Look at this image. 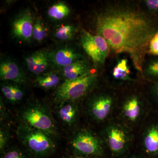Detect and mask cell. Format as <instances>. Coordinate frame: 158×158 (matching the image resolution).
<instances>
[{"instance_id":"29","label":"cell","mask_w":158,"mask_h":158,"mask_svg":"<svg viewBox=\"0 0 158 158\" xmlns=\"http://www.w3.org/2000/svg\"><path fill=\"white\" fill-rule=\"evenodd\" d=\"M154 92L155 94L156 97L157 98L158 100V83L156 84L154 88Z\"/></svg>"},{"instance_id":"25","label":"cell","mask_w":158,"mask_h":158,"mask_svg":"<svg viewBox=\"0 0 158 158\" xmlns=\"http://www.w3.org/2000/svg\"><path fill=\"white\" fill-rule=\"evenodd\" d=\"M148 52L153 55L158 56V31L156 32L150 41Z\"/></svg>"},{"instance_id":"15","label":"cell","mask_w":158,"mask_h":158,"mask_svg":"<svg viewBox=\"0 0 158 158\" xmlns=\"http://www.w3.org/2000/svg\"><path fill=\"white\" fill-rule=\"evenodd\" d=\"M57 111L60 120L67 125H73L76 121L78 115L77 106L74 102H65L59 106Z\"/></svg>"},{"instance_id":"18","label":"cell","mask_w":158,"mask_h":158,"mask_svg":"<svg viewBox=\"0 0 158 158\" xmlns=\"http://www.w3.org/2000/svg\"><path fill=\"white\" fill-rule=\"evenodd\" d=\"M60 81V77L55 72L50 71L37 76L35 84L37 87L44 89L55 88Z\"/></svg>"},{"instance_id":"10","label":"cell","mask_w":158,"mask_h":158,"mask_svg":"<svg viewBox=\"0 0 158 158\" xmlns=\"http://www.w3.org/2000/svg\"><path fill=\"white\" fill-rule=\"evenodd\" d=\"M49 58L51 63L61 68L82 59L81 55L74 49L66 46L50 52Z\"/></svg>"},{"instance_id":"30","label":"cell","mask_w":158,"mask_h":158,"mask_svg":"<svg viewBox=\"0 0 158 158\" xmlns=\"http://www.w3.org/2000/svg\"><path fill=\"white\" fill-rule=\"evenodd\" d=\"M88 158L82 156H73L69 157L68 158Z\"/></svg>"},{"instance_id":"24","label":"cell","mask_w":158,"mask_h":158,"mask_svg":"<svg viewBox=\"0 0 158 158\" xmlns=\"http://www.w3.org/2000/svg\"><path fill=\"white\" fill-rule=\"evenodd\" d=\"M9 138V132L5 128L1 127L0 130V150L1 153L5 151Z\"/></svg>"},{"instance_id":"28","label":"cell","mask_w":158,"mask_h":158,"mask_svg":"<svg viewBox=\"0 0 158 158\" xmlns=\"http://www.w3.org/2000/svg\"><path fill=\"white\" fill-rule=\"evenodd\" d=\"M6 108H5L3 104L2 100L1 98V119H3L6 118Z\"/></svg>"},{"instance_id":"1","label":"cell","mask_w":158,"mask_h":158,"mask_svg":"<svg viewBox=\"0 0 158 158\" xmlns=\"http://www.w3.org/2000/svg\"><path fill=\"white\" fill-rule=\"evenodd\" d=\"M98 35L117 53H126L135 68L143 72L150 41L156 33L152 21L142 12L125 6L109 7L96 19Z\"/></svg>"},{"instance_id":"17","label":"cell","mask_w":158,"mask_h":158,"mask_svg":"<svg viewBox=\"0 0 158 158\" xmlns=\"http://www.w3.org/2000/svg\"><path fill=\"white\" fill-rule=\"evenodd\" d=\"M123 115L130 121H136L141 112V104L138 98L133 97L127 100L123 107Z\"/></svg>"},{"instance_id":"16","label":"cell","mask_w":158,"mask_h":158,"mask_svg":"<svg viewBox=\"0 0 158 158\" xmlns=\"http://www.w3.org/2000/svg\"><path fill=\"white\" fill-rule=\"evenodd\" d=\"M143 145L148 153H158V124L152 125L148 128L144 134Z\"/></svg>"},{"instance_id":"27","label":"cell","mask_w":158,"mask_h":158,"mask_svg":"<svg viewBox=\"0 0 158 158\" xmlns=\"http://www.w3.org/2000/svg\"><path fill=\"white\" fill-rule=\"evenodd\" d=\"M148 8L154 11H158V0H147L145 1Z\"/></svg>"},{"instance_id":"31","label":"cell","mask_w":158,"mask_h":158,"mask_svg":"<svg viewBox=\"0 0 158 158\" xmlns=\"http://www.w3.org/2000/svg\"><path fill=\"white\" fill-rule=\"evenodd\" d=\"M131 158H139L138 157H131Z\"/></svg>"},{"instance_id":"13","label":"cell","mask_w":158,"mask_h":158,"mask_svg":"<svg viewBox=\"0 0 158 158\" xmlns=\"http://www.w3.org/2000/svg\"><path fill=\"white\" fill-rule=\"evenodd\" d=\"M88 62L83 59L62 68V74L65 80H72L78 78L90 73Z\"/></svg>"},{"instance_id":"19","label":"cell","mask_w":158,"mask_h":158,"mask_svg":"<svg viewBox=\"0 0 158 158\" xmlns=\"http://www.w3.org/2000/svg\"><path fill=\"white\" fill-rule=\"evenodd\" d=\"M70 9L65 3L59 2L51 6L48 10L49 17L54 20H62L68 17Z\"/></svg>"},{"instance_id":"2","label":"cell","mask_w":158,"mask_h":158,"mask_svg":"<svg viewBox=\"0 0 158 158\" xmlns=\"http://www.w3.org/2000/svg\"><path fill=\"white\" fill-rule=\"evenodd\" d=\"M16 133L24 146L36 157L48 156L56 149L52 136L41 130L22 123L18 127Z\"/></svg>"},{"instance_id":"9","label":"cell","mask_w":158,"mask_h":158,"mask_svg":"<svg viewBox=\"0 0 158 158\" xmlns=\"http://www.w3.org/2000/svg\"><path fill=\"white\" fill-rule=\"evenodd\" d=\"M0 77L4 81L13 82L20 85L27 83V76L23 70L17 62L11 58L1 60Z\"/></svg>"},{"instance_id":"22","label":"cell","mask_w":158,"mask_h":158,"mask_svg":"<svg viewBox=\"0 0 158 158\" xmlns=\"http://www.w3.org/2000/svg\"><path fill=\"white\" fill-rule=\"evenodd\" d=\"M48 31L47 27L39 18L34 20L33 27V37L35 40L39 43L42 42L48 37Z\"/></svg>"},{"instance_id":"14","label":"cell","mask_w":158,"mask_h":158,"mask_svg":"<svg viewBox=\"0 0 158 158\" xmlns=\"http://www.w3.org/2000/svg\"><path fill=\"white\" fill-rule=\"evenodd\" d=\"M1 90L6 99L11 103L19 102L24 96V90L20 85L13 82L4 81Z\"/></svg>"},{"instance_id":"21","label":"cell","mask_w":158,"mask_h":158,"mask_svg":"<svg viewBox=\"0 0 158 158\" xmlns=\"http://www.w3.org/2000/svg\"><path fill=\"white\" fill-rule=\"evenodd\" d=\"M130 72L127 65V60L123 59L118 62L113 69V75L114 78L122 81L131 80L130 77Z\"/></svg>"},{"instance_id":"5","label":"cell","mask_w":158,"mask_h":158,"mask_svg":"<svg viewBox=\"0 0 158 158\" xmlns=\"http://www.w3.org/2000/svg\"><path fill=\"white\" fill-rule=\"evenodd\" d=\"M74 151L83 156H102L103 149L101 141L89 130L83 129L76 133L71 141Z\"/></svg>"},{"instance_id":"7","label":"cell","mask_w":158,"mask_h":158,"mask_svg":"<svg viewBox=\"0 0 158 158\" xmlns=\"http://www.w3.org/2000/svg\"><path fill=\"white\" fill-rule=\"evenodd\" d=\"M105 137L108 147L114 154L120 155L127 150L131 136L124 127L117 123L109 125L105 131Z\"/></svg>"},{"instance_id":"3","label":"cell","mask_w":158,"mask_h":158,"mask_svg":"<svg viewBox=\"0 0 158 158\" xmlns=\"http://www.w3.org/2000/svg\"><path fill=\"white\" fill-rule=\"evenodd\" d=\"M96 74L89 73L74 80H65L55 94V100L59 106L65 102L79 99L91 89L97 80Z\"/></svg>"},{"instance_id":"4","label":"cell","mask_w":158,"mask_h":158,"mask_svg":"<svg viewBox=\"0 0 158 158\" xmlns=\"http://www.w3.org/2000/svg\"><path fill=\"white\" fill-rule=\"evenodd\" d=\"M23 123L41 130L50 135H57L55 121L46 106L39 102L29 104L22 111Z\"/></svg>"},{"instance_id":"20","label":"cell","mask_w":158,"mask_h":158,"mask_svg":"<svg viewBox=\"0 0 158 158\" xmlns=\"http://www.w3.org/2000/svg\"><path fill=\"white\" fill-rule=\"evenodd\" d=\"M76 31L75 27L72 25H60L54 31V37L60 41H69L73 39Z\"/></svg>"},{"instance_id":"8","label":"cell","mask_w":158,"mask_h":158,"mask_svg":"<svg viewBox=\"0 0 158 158\" xmlns=\"http://www.w3.org/2000/svg\"><path fill=\"white\" fill-rule=\"evenodd\" d=\"M34 23L30 10H25L20 12L11 23L12 37L23 42H30L33 37Z\"/></svg>"},{"instance_id":"12","label":"cell","mask_w":158,"mask_h":158,"mask_svg":"<svg viewBox=\"0 0 158 158\" xmlns=\"http://www.w3.org/2000/svg\"><path fill=\"white\" fill-rule=\"evenodd\" d=\"M113 104V100L107 95H100L90 102L89 112L95 120L102 121L110 114Z\"/></svg>"},{"instance_id":"26","label":"cell","mask_w":158,"mask_h":158,"mask_svg":"<svg viewBox=\"0 0 158 158\" xmlns=\"http://www.w3.org/2000/svg\"><path fill=\"white\" fill-rule=\"evenodd\" d=\"M146 72L150 76L158 77V59L150 62L148 66Z\"/></svg>"},{"instance_id":"11","label":"cell","mask_w":158,"mask_h":158,"mask_svg":"<svg viewBox=\"0 0 158 158\" xmlns=\"http://www.w3.org/2000/svg\"><path fill=\"white\" fill-rule=\"evenodd\" d=\"M49 52L48 50L42 49L26 57L25 61L29 71L37 75L44 73L51 63Z\"/></svg>"},{"instance_id":"23","label":"cell","mask_w":158,"mask_h":158,"mask_svg":"<svg viewBox=\"0 0 158 158\" xmlns=\"http://www.w3.org/2000/svg\"><path fill=\"white\" fill-rule=\"evenodd\" d=\"M2 158H27L24 153L17 148H12L4 152Z\"/></svg>"},{"instance_id":"6","label":"cell","mask_w":158,"mask_h":158,"mask_svg":"<svg viewBox=\"0 0 158 158\" xmlns=\"http://www.w3.org/2000/svg\"><path fill=\"white\" fill-rule=\"evenodd\" d=\"M81 43L84 50L94 62L98 64L104 63L110 51V46L105 38L84 31L81 36Z\"/></svg>"}]
</instances>
